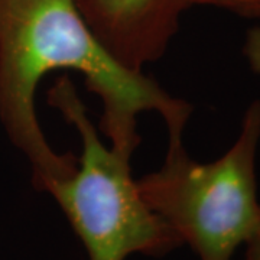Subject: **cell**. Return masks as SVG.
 Returning <instances> with one entry per match:
<instances>
[{"label": "cell", "instance_id": "cell-2", "mask_svg": "<svg viewBox=\"0 0 260 260\" xmlns=\"http://www.w3.org/2000/svg\"><path fill=\"white\" fill-rule=\"evenodd\" d=\"M259 142L257 100L247 107L232 148L217 160L195 162L184 149L182 136H169L162 168L138 179L149 208L200 260H232L259 232Z\"/></svg>", "mask_w": 260, "mask_h": 260}, {"label": "cell", "instance_id": "cell-8", "mask_svg": "<svg viewBox=\"0 0 260 260\" xmlns=\"http://www.w3.org/2000/svg\"><path fill=\"white\" fill-rule=\"evenodd\" d=\"M246 260H249V259H246Z\"/></svg>", "mask_w": 260, "mask_h": 260}, {"label": "cell", "instance_id": "cell-4", "mask_svg": "<svg viewBox=\"0 0 260 260\" xmlns=\"http://www.w3.org/2000/svg\"><path fill=\"white\" fill-rule=\"evenodd\" d=\"M74 2L104 47L136 71L165 54L182 13L174 0Z\"/></svg>", "mask_w": 260, "mask_h": 260}, {"label": "cell", "instance_id": "cell-1", "mask_svg": "<svg viewBox=\"0 0 260 260\" xmlns=\"http://www.w3.org/2000/svg\"><path fill=\"white\" fill-rule=\"evenodd\" d=\"M52 70L85 78L103 103L102 129L116 152L132 158L140 143L136 119L156 112L168 136H182L192 106L113 55L74 0H0V123L25 155L38 191L74 172L78 158L58 153L38 121L35 95Z\"/></svg>", "mask_w": 260, "mask_h": 260}, {"label": "cell", "instance_id": "cell-3", "mask_svg": "<svg viewBox=\"0 0 260 260\" xmlns=\"http://www.w3.org/2000/svg\"><path fill=\"white\" fill-rule=\"evenodd\" d=\"M48 103L81 138L74 172L49 184L52 195L90 260H126L132 254L164 256L182 246L177 234L153 213L132 175L129 156L107 148L68 77L56 78Z\"/></svg>", "mask_w": 260, "mask_h": 260}, {"label": "cell", "instance_id": "cell-5", "mask_svg": "<svg viewBox=\"0 0 260 260\" xmlns=\"http://www.w3.org/2000/svg\"><path fill=\"white\" fill-rule=\"evenodd\" d=\"M177 8L184 12L191 6H215L244 18H260V0H174Z\"/></svg>", "mask_w": 260, "mask_h": 260}, {"label": "cell", "instance_id": "cell-6", "mask_svg": "<svg viewBox=\"0 0 260 260\" xmlns=\"http://www.w3.org/2000/svg\"><path fill=\"white\" fill-rule=\"evenodd\" d=\"M243 52L251 70L256 74H260V26L247 32Z\"/></svg>", "mask_w": 260, "mask_h": 260}, {"label": "cell", "instance_id": "cell-7", "mask_svg": "<svg viewBox=\"0 0 260 260\" xmlns=\"http://www.w3.org/2000/svg\"><path fill=\"white\" fill-rule=\"evenodd\" d=\"M246 246H247V259L260 260V229Z\"/></svg>", "mask_w": 260, "mask_h": 260}]
</instances>
